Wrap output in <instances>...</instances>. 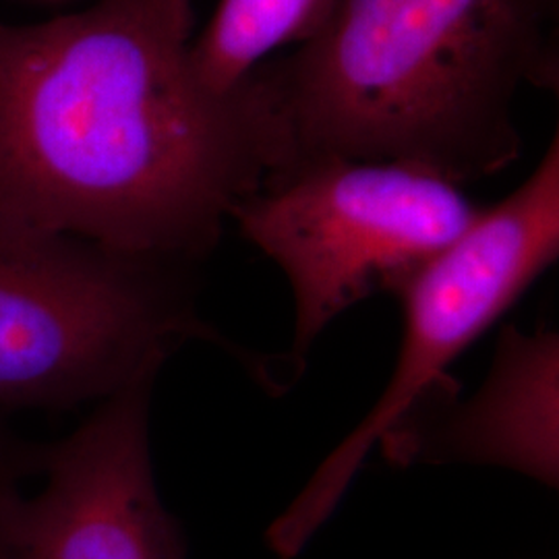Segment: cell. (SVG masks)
<instances>
[{
    "label": "cell",
    "instance_id": "obj_1",
    "mask_svg": "<svg viewBox=\"0 0 559 559\" xmlns=\"http://www.w3.org/2000/svg\"><path fill=\"white\" fill-rule=\"evenodd\" d=\"M160 0L0 21V222L135 260L207 255L297 156L267 64L200 80Z\"/></svg>",
    "mask_w": 559,
    "mask_h": 559
},
{
    "label": "cell",
    "instance_id": "obj_2",
    "mask_svg": "<svg viewBox=\"0 0 559 559\" xmlns=\"http://www.w3.org/2000/svg\"><path fill=\"white\" fill-rule=\"evenodd\" d=\"M558 7L334 0L267 64L297 162H396L459 187L498 175L522 152L520 90L558 87Z\"/></svg>",
    "mask_w": 559,
    "mask_h": 559
},
{
    "label": "cell",
    "instance_id": "obj_3",
    "mask_svg": "<svg viewBox=\"0 0 559 559\" xmlns=\"http://www.w3.org/2000/svg\"><path fill=\"white\" fill-rule=\"evenodd\" d=\"M180 267L0 222V408L98 404L191 342L224 344Z\"/></svg>",
    "mask_w": 559,
    "mask_h": 559
},
{
    "label": "cell",
    "instance_id": "obj_4",
    "mask_svg": "<svg viewBox=\"0 0 559 559\" xmlns=\"http://www.w3.org/2000/svg\"><path fill=\"white\" fill-rule=\"evenodd\" d=\"M559 255V138L535 173L473 224L399 293V362L376 406L321 462L299 498L267 531L290 559L332 516L365 459L383 456L420 420L454 399L450 365L524 295Z\"/></svg>",
    "mask_w": 559,
    "mask_h": 559
},
{
    "label": "cell",
    "instance_id": "obj_5",
    "mask_svg": "<svg viewBox=\"0 0 559 559\" xmlns=\"http://www.w3.org/2000/svg\"><path fill=\"white\" fill-rule=\"evenodd\" d=\"M459 185L396 162L300 160L240 201L230 221L278 265L305 355L346 309L399 293L479 216Z\"/></svg>",
    "mask_w": 559,
    "mask_h": 559
},
{
    "label": "cell",
    "instance_id": "obj_6",
    "mask_svg": "<svg viewBox=\"0 0 559 559\" xmlns=\"http://www.w3.org/2000/svg\"><path fill=\"white\" fill-rule=\"evenodd\" d=\"M156 378L102 400L67 438L41 445L40 487H0V559H187L162 503L150 440Z\"/></svg>",
    "mask_w": 559,
    "mask_h": 559
},
{
    "label": "cell",
    "instance_id": "obj_7",
    "mask_svg": "<svg viewBox=\"0 0 559 559\" xmlns=\"http://www.w3.org/2000/svg\"><path fill=\"white\" fill-rule=\"evenodd\" d=\"M558 376V334L510 328L479 392L466 404L445 402L433 411L448 417L419 429L394 460L493 464L556 487Z\"/></svg>",
    "mask_w": 559,
    "mask_h": 559
},
{
    "label": "cell",
    "instance_id": "obj_8",
    "mask_svg": "<svg viewBox=\"0 0 559 559\" xmlns=\"http://www.w3.org/2000/svg\"><path fill=\"white\" fill-rule=\"evenodd\" d=\"M334 0H222L189 60L203 83L233 90L272 50L307 40Z\"/></svg>",
    "mask_w": 559,
    "mask_h": 559
},
{
    "label": "cell",
    "instance_id": "obj_9",
    "mask_svg": "<svg viewBox=\"0 0 559 559\" xmlns=\"http://www.w3.org/2000/svg\"><path fill=\"white\" fill-rule=\"evenodd\" d=\"M41 445L20 440L0 423V487L36 477L40 471Z\"/></svg>",
    "mask_w": 559,
    "mask_h": 559
},
{
    "label": "cell",
    "instance_id": "obj_10",
    "mask_svg": "<svg viewBox=\"0 0 559 559\" xmlns=\"http://www.w3.org/2000/svg\"><path fill=\"white\" fill-rule=\"evenodd\" d=\"M162 7L166 13L173 17V21L179 25L180 29L189 36L191 25H193V9L191 0H160Z\"/></svg>",
    "mask_w": 559,
    "mask_h": 559
}]
</instances>
